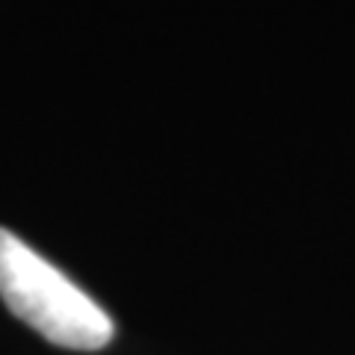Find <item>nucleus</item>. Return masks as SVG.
I'll list each match as a JSON object with an SVG mask.
<instances>
[{"instance_id":"obj_1","label":"nucleus","mask_w":355,"mask_h":355,"mask_svg":"<svg viewBox=\"0 0 355 355\" xmlns=\"http://www.w3.org/2000/svg\"><path fill=\"white\" fill-rule=\"evenodd\" d=\"M0 299L21 323L65 349L92 352L116 335L92 296L6 228H0Z\"/></svg>"}]
</instances>
